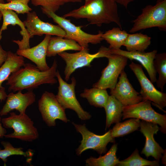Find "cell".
I'll return each instance as SVG.
<instances>
[{
	"instance_id": "4",
	"label": "cell",
	"mask_w": 166,
	"mask_h": 166,
	"mask_svg": "<svg viewBox=\"0 0 166 166\" xmlns=\"http://www.w3.org/2000/svg\"><path fill=\"white\" fill-rule=\"evenodd\" d=\"M5 128H12L13 132L6 134V138H14L22 141L32 142L38 138L39 133L32 119L26 114H17L10 113V116L2 119Z\"/></svg>"
},
{
	"instance_id": "9",
	"label": "cell",
	"mask_w": 166,
	"mask_h": 166,
	"mask_svg": "<svg viewBox=\"0 0 166 166\" xmlns=\"http://www.w3.org/2000/svg\"><path fill=\"white\" fill-rule=\"evenodd\" d=\"M73 124L76 130L81 134L82 137L81 144L76 151L78 156L90 149L96 151L100 154L105 153L107 151V144L115 141L114 138L111 135V130L103 135H97L89 131L84 124H78L73 122Z\"/></svg>"
},
{
	"instance_id": "36",
	"label": "cell",
	"mask_w": 166,
	"mask_h": 166,
	"mask_svg": "<svg viewBox=\"0 0 166 166\" xmlns=\"http://www.w3.org/2000/svg\"><path fill=\"white\" fill-rule=\"evenodd\" d=\"M2 119L0 115V138H2L4 137L6 133V131L4 127L2 125Z\"/></svg>"
},
{
	"instance_id": "15",
	"label": "cell",
	"mask_w": 166,
	"mask_h": 166,
	"mask_svg": "<svg viewBox=\"0 0 166 166\" xmlns=\"http://www.w3.org/2000/svg\"><path fill=\"white\" fill-rule=\"evenodd\" d=\"M140 131L145 137V142L141 153L147 157L152 156L156 160L159 161L162 154L166 151L155 141L154 135L157 134L159 128L157 124L143 120L140 121Z\"/></svg>"
},
{
	"instance_id": "25",
	"label": "cell",
	"mask_w": 166,
	"mask_h": 166,
	"mask_svg": "<svg viewBox=\"0 0 166 166\" xmlns=\"http://www.w3.org/2000/svg\"><path fill=\"white\" fill-rule=\"evenodd\" d=\"M122 30L120 27H113L103 33L102 38L109 44L110 49H120L124 45L128 34Z\"/></svg>"
},
{
	"instance_id": "39",
	"label": "cell",
	"mask_w": 166,
	"mask_h": 166,
	"mask_svg": "<svg viewBox=\"0 0 166 166\" xmlns=\"http://www.w3.org/2000/svg\"><path fill=\"white\" fill-rule=\"evenodd\" d=\"M22 2L23 3L25 4L28 5V4L30 0H18Z\"/></svg>"
},
{
	"instance_id": "21",
	"label": "cell",
	"mask_w": 166,
	"mask_h": 166,
	"mask_svg": "<svg viewBox=\"0 0 166 166\" xmlns=\"http://www.w3.org/2000/svg\"><path fill=\"white\" fill-rule=\"evenodd\" d=\"M24 64L23 57L11 51L8 52L6 60L0 67V88L12 73L22 67Z\"/></svg>"
},
{
	"instance_id": "28",
	"label": "cell",
	"mask_w": 166,
	"mask_h": 166,
	"mask_svg": "<svg viewBox=\"0 0 166 166\" xmlns=\"http://www.w3.org/2000/svg\"><path fill=\"white\" fill-rule=\"evenodd\" d=\"M153 66L159 77L156 81L157 87L163 90L166 83V53H156L153 61Z\"/></svg>"
},
{
	"instance_id": "10",
	"label": "cell",
	"mask_w": 166,
	"mask_h": 166,
	"mask_svg": "<svg viewBox=\"0 0 166 166\" xmlns=\"http://www.w3.org/2000/svg\"><path fill=\"white\" fill-rule=\"evenodd\" d=\"M38 106L42 119L48 126H55L57 119L65 123L69 121L65 109L59 103L53 93L45 91L38 101Z\"/></svg>"
},
{
	"instance_id": "16",
	"label": "cell",
	"mask_w": 166,
	"mask_h": 166,
	"mask_svg": "<svg viewBox=\"0 0 166 166\" xmlns=\"http://www.w3.org/2000/svg\"><path fill=\"white\" fill-rule=\"evenodd\" d=\"M36 99V95L32 90L24 93L21 91L16 93H10L7 95L6 103L0 111V115H6L14 109L20 114L25 113L27 108L33 104Z\"/></svg>"
},
{
	"instance_id": "27",
	"label": "cell",
	"mask_w": 166,
	"mask_h": 166,
	"mask_svg": "<svg viewBox=\"0 0 166 166\" xmlns=\"http://www.w3.org/2000/svg\"><path fill=\"white\" fill-rule=\"evenodd\" d=\"M140 121L139 119L132 118L116 123L111 130L112 137L115 138L123 136L137 130L140 127Z\"/></svg>"
},
{
	"instance_id": "26",
	"label": "cell",
	"mask_w": 166,
	"mask_h": 166,
	"mask_svg": "<svg viewBox=\"0 0 166 166\" xmlns=\"http://www.w3.org/2000/svg\"><path fill=\"white\" fill-rule=\"evenodd\" d=\"M117 144H114L109 151L104 156H100L97 158L90 157L85 160L88 166H114L119 163L116 156Z\"/></svg>"
},
{
	"instance_id": "40",
	"label": "cell",
	"mask_w": 166,
	"mask_h": 166,
	"mask_svg": "<svg viewBox=\"0 0 166 166\" xmlns=\"http://www.w3.org/2000/svg\"><path fill=\"white\" fill-rule=\"evenodd\" d=\"M2 13H1V12L0 11V21L1 20V19L2 18Z\"/></svg>"
},
{
	"instance_id": "8",
	"label": "cell",
	"mask_w": 166,
	"mask_h": 166,
	"mask_svg": "<svg viewBox=\"0 0 166 166\" xmlns=\"http://www.w3.org/2000/svg\"><path fill=\"white\" fill-rule=\"evenodd\" d=\"M151 101H142L135 104L123 106L122 113L123 120L135 118L156 124L160 126V129L166 132V116L156 112L152 107Z\"/></svg>"
},
{
	"instance_id": "17",
	"label": "cell",
	"mask_w": 166,
	"mask_h": 166,
	"mask_svg": "<svg viewBox=\"0 0 166 166\" xmlns=\"http://www.w3.org/2000/svg\"><path fill=\"white\" fill-rule=\"evenodd\" d=\"M51 35L45 34L43 40L38 45L26 49H18L16 53L34 62L37 67L41 71L48 70L50 67L46 61L48 45Z\"/></svg>"
},
{
	"instance_id": "24",
	"label": "cell",
	"mask_w": 166,
	"mask_h": 166,
	"mask_svg": "<svg viewBox=\"0 0 166 166\" xmlns=\"http://www.w3.org/2000/svg\"><path fill=\"white\" fill-rule=\"evenodd\" d=\"M80 96L86 98L92 106L97 108H104L109 95L106 89L93 87L85 88Z\"/></svg>"
},
{
	"instance_id": "13",
	"label": "cell",
	"mask_w": 166,
	"mask_h": 166,
	"mask_svg": "<svg viewBox=\"0 0 166 166\" xmlns=\"http://www.w3.org/2000/svg\"><path fill=\"white\" fill-rule=\"evenodd\" d=\"M119 80L114 88L110 89L111 95L113 96L123 106L132 105L142 100L140 93L136 91L130 83L124 70L119 77Z\"/></svg>"
},
{
	"instance_id": "1",
	"label": "cell",
	"mask_w": 166,
	"mask_h": 166,
	"mask_svg": "<svg viewBox=\"0 0 166 166\" xmlns=\"http://www.w3.org/2000/svg\"><path fill=\"white\" fill-rule=\"evenodd\" d=\"M23 66L12 73L7 80L9 91L31 90L42 84L53 85L57 82L55 78L57 67L55 60L51 67L45 71H41L30 63H25Z\"/></svg>"
},
{
	"instance_id": "30",
	"label": "cell",
	"mask_w": 166,
	"mask_h": 166,
	"mask_svg": "<svg viewBox=\"0 0 166 166\" xmlns=\"http://www.w3.org/2000/svg\"><path fill=\"white\" fill-rule=\"evenodd\" d=\"M1 144L4 147V149H2L0 148V159L3 161L4 165L7 162V158L11 156L21 155L25 157L28 156L27 152L24 151L23 148L22 147H14L8 141H2Z\"/></svg>"
},
{
	"instance_id": "37",
	"label": "cell",
	"mask_w": 166,
	"mask_h": 166,
	"mask_svg": "<svg viewBox=\"0 0 166 166\" xmlns=\"http://www.w3.org/2000/svg\"><path fill=\"white\" fill-rule=\"evenodd\" d=\"M164 155L162 156L161 158L162 163L164 165H166V151H165L163 154Z\"/></svg>"
},
{
	"instance_id": "20",
	"label": "cell",
	"mask_w": 166,
	"mask_h": 166,
	"mask_svg": "<svg viewBox=\"0 0 166 166\" xmlns=\"http://www.w3.org/2000/svg\"><path fill=\"white\" fill-rule=\"evenodd\" d=\"M82 49L81 46L74 40L59 36L51 37L48 45L47 56H55L68 50L79 51Z\"/></svg>"
},
{
	"instance_id": "12",
	"label": "cell",
	"mask_w": 166,
	"mask_h": 166,
	"mask_svg": "<svg viewBox=\"0 0 166 166\" xmlns=\"http://www.w3.org/2000/svg\"><path fill=\"white\" fill-rule=\"evenodd\" d=\"M129 67L133 72L141 86L140 94L142 100H148L152 101L161 110L166 106V93L158 90L152 83L147 77L141 65L133 62Z\"/></svg>"
},
{
	"instance_id": "18",
	"label": "cell",
	"mask_w": 166,
	"mask_h": 166,
	"mask_svg": "<svg viewBox=\"0 0 166 166\" xmlns=\"http://www.w3.org/2000/svg\"><path fill=\"white\" fill-rule=\"evenodd\" d=\"M111 53L121 55L131 60L139 61L146 69L150 81L153 83L156 82V72L153 66V61L157 51L153 50L149 52L140 51H128L121 49H111Z\"/></svg>"
},
{
	"instance_id": "31",
	"label": "cell",
	"mask_w": 166,
	"mask_h": 166,
	"mask_svg": "<svg viewBox=\"0 0 166 166\" xmlns=\"http://www.w3.org/2000/svg\"><path fill=\"white\" fill-rule=\"evenodd\" d=\"M35 6H40L41 9L55 13L65 2V0H30Z\"/></svg>"
},
{
	"instance_id": "33",
	"label": "cell",
	"mask_w": 166,
	"mask_h": 166,
	"mask_svg": "<svg viewBox=\"0 0 166 166\" xmlns=\"http://www.w3.org/2000/svg\"><path fill=\"white\" fill-rule=\"evenodd\" d=\"M8 55V52L5 50L0 45V67L6 60Z\"/></svg>"
},
{
	"instance_id": "41",
	"label": "cell",
	"mask_w": 166,
	"mask_h": 166,
	"mask_svg": "<svg viewBox=\"0 0 166 166\" xmlns=\"http://www.w3.org/2000/svg\"><path fill=\"white\" fill-rule=\"evenodd\" d=\"M0 3H4V0H0Z\"/></svg>"
},
{
	"instance_id": "14",
	"label": "cell",
	"mask_w": 166,
	"mask_h": 166,
	"mask_svg": "<svg viewBox=\"0 0 166 166\" xmlns=\"http://www.w3.org/2000/svg\"><path fill=\"white\" fill-rule=\"evenodd\" d=\"M23 23L30 38L34 35L42 36L44 34L64 38L66 35L65 31L58 25L42 21L35 11L27 13L26 19Z\"/></svg>"
},
{
	"instance_id": "29",
	"label": "cell",
	"mask_w": 166,
	"mask_h": 166,
	"mask_svg": "<svg viewBox=\"0 0 166 166\" xmlns=\"http://www.w3.org/2000/svg\"><path fill=\"white\" fill-rule=\"evenodd\" d=\"M159 165V161H150L141 157L139 155L138 150L136 149L128 157L123 160L120 161L117 166H158Z\"/></svg>"
},
{
	"instance_id": "2",
	"label": "cell",
	"mask_w": 166,
	"mask_h": 166,
	"mask_svg": "<svg viewBox=\"0 0 166 166\" xmlns=\"http://www.w3.org/2000/svg\"><path fill=\"white\" fill-rule=\"evenodd\" d=\"M62 17L85 18L90 24L98 26L114 22L122 29L117 3L113 0H89L83 6Z\"/></svg>"
},
{
	"instance_id": "32",
	"label": "cell",
	"mask_w": 166,
	"mask_h": 166,
	"mask_svg": "<svg viewBox=\"0 0 166 166\" xmlns=\"http://www.w3.org/2000/svg\"><path fill=\"white\" fill-rule=\"evenodd\" d=\"M0 9L12 10L18 14H27L32 10L28 5L18 0H12L6 3H0Z\"/></svg>"
},
{
	"instance_id": "3",
	"label": "cell",
	"mask_w": 166,
	"mask_h": 166,
	"mask_svg": "<svg viewBox=\"0 0 166 166\" xmlns=\"http://www.w3.org/2000/svg\"><path fill=\"white\" fill-rule=\"evenodd\" d=\"M132 22L134 24L129 31L131 33L154 27L165 31L166 0H157L155 5L146 6L142 9L141 14Z\"/></svg>"
},
{
	"instance_id": "38",
	"label": "cell",
	"mask_w": 166,
	"mask_h": 166,
	"mask_svg": "<svg viewBox=\"0 0 166 166\" xmlns=\"http://www.w3.org/2000/svg\"><path fill=\"white\" fill-rule=\"evenodd\" d=\"M65 3L72 2H81L82 0H65Z\"/></svg>"
},
{
	"instance_id": "6",
	"label": "cell",
	"mask_w": 166,
	"mask_h": 166,
	"mask_svg": "<svg viewBox=\"0 0 166 166\" xmlns=\"http://www.w3.org/2000/svg\"><path fill=\"white\" fill-rule=\"evenodd\" d=\"M89 49H84L75 53L64 52L59 56L65 61L66 65L64 71L65 80L68 81L71 75L77 69L84 67H90L91 62L95 59L107 57L111 53L109 48L102 46L98 51L94 54L89 53Z\"/></svg>"
},
{
	"instance_id": "22",
	"label": "cell",
	"mask_w": 166,
	"mask_h": 166,
	"mask_svg": "<svg viewBox=\"0 0 166 166\" xmlns=\"http://www.w3.org/2000/svg\"><path fill=\"white\" fill-rule=\"evenodd\" d=\"M123 105L113 96H109L104 108L106 115L105 128L119 122L122 117Z\"/></svg>"
},
{
	"instance_id": "34",
	"label": "cell",
	"mask_w": 166,
	"mask_h": 166,
	"mask_svg": "<svg viewBox=\"0 0 166 166\" xmlns=\"http://www.w3.org/2000/svg\"><path fill=\"white\" fill-rule=\"evenodd\" d=\"M117 3L127 8L129 3L136 0H113Z\"/></svg>"
},
{
	"instance_id": "23",
	"label": "cell",
	"mask_w": 166,
	"mask_h": 166,
	"mask_svg": "<svg viewBox=\"0 0 166 166\" xmlns=\"http://www.w3.org/2000/svg\"><path fill=\"white\" fill-rule=\"evenodd\" d=\"M151 43V38L141 33L129 34L123 45L127 51L144 52Z\"/></svg>"
},
{
	"instance_id": "7",
	"label": "cell",
	"mask_w": 166,
	"mask_h": 166,
	"mask_svg": "<svg viewBox=\"0 0 166 166\" xmlns=\"http://www.w3.org/2000/svg\"><path fill=\"white\" fill-rule=\"evenodd\" d=\"M56 77L59 86L57 94L55 96L59 103L65 109H68L74 111L81 120L89 119L91 115L83 109L76 98L75 88L77 82L75 78L72 77L71 82L68 83L63 79L58 70Z\"/></svg>"
},
{
	"instance_id": "19",
	"label": "cell",
	"mask_w": 166,
	"mask_h": 166,
	"mask_svg": "<svg viewBox=\"0 0 166 166\" xmlns=\"http://www.w3.org/2000/svg\"><path fill=\"white\" fill-rule=\"evenodd\" d=\"M0 11L3 19L2 24L0 29V41L2 38V31L7 29L9 25H11L13 26L18 25L21 29L20 33L22 36V38L21 40H14L13 42L18 45V49H23L30 48V37L23 22L20 20L16 13L12 10L0 9Z\"/></svg>"
},
{
	"instance_id": "5",
	"label": "cell",
	"mask_w": 166,
	"mask_h": 166,
	"mask_svg": "<svg viewBox=\"0 0 166 166\" xmlns=\"http://www.w3.org/2000/svg\"><path fill=\"white\" fill-rule=\"evenodd\" d=\"M43 13L51 18L65 31V38L72 39L77 42L82 49L88 48L89 44H97L103 40L102 38L103 32L100 31L97 34H91L81 30L82 26H76L69 19L57 15L55 13L41 9Z\"/></svg>"
},
{
	"instance_id": "35",
	"label": "cell",
	"mask_w": 166,
	"mask_h": 166,
	"mask_svg": "<svg viewBox=\"0 0 166 166\" xmlns=\"http://www.w3.org/2000/svg\"><path fill=\"white\" fill-rule=\"evenodd\" d=\"M7 94L5 91V88L3 87L0 88V101L6 99Z\"/></svg>"
},
{
	"instance_id": "11",
	"label": "cell",
	"mask_w": 166,
	"mask_h": 166,
	"mask_svg": "<svg viewBox=\"0 0 166 166\" xmlns=\"http://www.w3.org/2000/svg\"><path fill=\"white\" fill-rule=\"evenodd\" d=\"M108 63L101 72L98 81L93 87L106 89L115 86L119 76L127 64L128 59L121 55L111 53L107 57Z\"/></svg>"
},
{
	"instance_id": "42",
	"label": "cell",
	"mask_w": 166,
	"mask_h": 166,
	"mask_svg": "<svg viewBox=\"0 0 166 166\" xmlns=\"http://www.w3.org/2000/svg\"><path fill=\"white\" fill-rule=\"evenodd\" d=\"M12 0H7V1L8 2H10Z\"/></svg>"
}]
</instances>
